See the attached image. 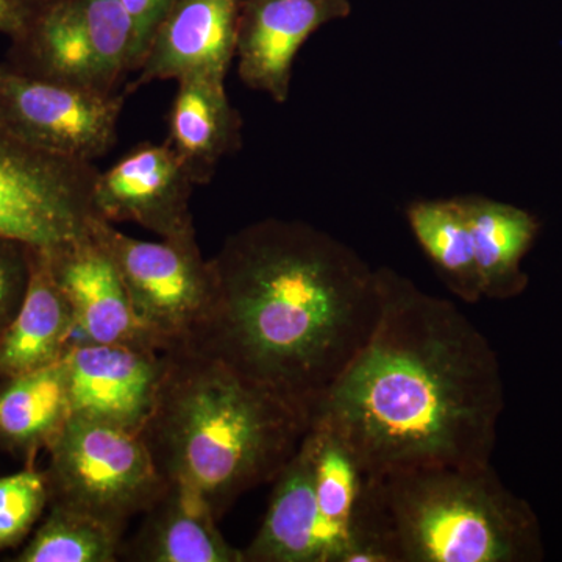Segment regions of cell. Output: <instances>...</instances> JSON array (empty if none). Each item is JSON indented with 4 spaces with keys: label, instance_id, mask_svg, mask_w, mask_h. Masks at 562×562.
Masks as SVG:
<instances>
[{
    "label": "cell",
    "instance_id": "cell-1",
    "mask_svg": "<svg viewBox=\"0 0 562 562\" xmlns=\"http://www.w3.org/2000/svg\"><path fill=\"white\" fill-rule=\"evenodd\" d=\"M380 312L312 420L331 428L364 476L491 464L505 408L501 362L446 299L376 269Z\"/></svg>",
    "mask_w": 562,
    "mask_h": 562
},
{
    "label": "cell",
    "instance_id": "cell-2",
    "mask_svg": "<svg viewBox=\"0 0 562 562\" xmlns=\"http://www.w3.org/2000/svg\"><path fill=\"white\" fill-rule=\"evenodd\" d=\"M210 262L213 303L190 349L313 417L375 327L376 269L328 233L276 217L233 233Z\"/></svg>",
    "mask_w": 562,
    "mask_h": 562
},
{
    "label": "cell",
    "instance_id": "cell-3",
    "mask_svg": "<svg viewBox=\"0 0 562 562\" xmlns=\"http://www.w3.org/2000/svg\"><path fill=\"white\" fill-rule=\"evenodd\" d=\"M157 403L139 432L166 482L220 520L294 457L312 417L195 349L168 351Z\"/></svg>",
    "mask_w": 562,
    "mask_h": 562
},
{
    "label": "cell",
    "instance_id": "cell-4",
    "mask_svg": "<svg viewBox=\"0 0 562 562\" xmlns=\"http://www.w3.org/2000/svg\"><path fill=\"white\" fill-rule=\"evenodd\" d=\"M541 525L491 464L364 476L336 562H538Z\"/></svg>",
    "mask_w": 562,
    "mask_h": 562
},
{
    "label": "cell",
    "instance_id": "cell-5",
    "mask_svg": "<svg viewBox=\"0 0 562 562\" xmlns=\"http://www.w3.org/2000/svg\"><path fill=\"white\" fill-rule=\"evenodd\" d=\"M44 472L49 503L79 509L125 531L168 487L139 435L70 414L50 443Z\"/></svg>",
    "mask_w": 562,
    "mask_h": 562
},
{
    "label": "cell",
    "instance_id": "cell-6",
    "mask_svg": "<svg viewBox=\"0 0 562 562\" xmlns=\"http://www.w3.org/2000/svg\"><path fill=\"white\" fill-rule=\"evenodd\" d=\"M91 236L120 273L133 312L162 353L190 349L209 319L214 277L195 238H132L98 217Z\"/></svg>",
    "mask_w": 562,
    "mask_h": 562
},
{
    "label": "cell",
    "instance_id": "cell-7",
    "mask_svg": "<svg viewBox=\"0 0 562 562\" xmlns=\"http://www.w3.org/2000/svg\"><path fill=\"white\" fill-rule=\"evenodd\" d=\"M98 169L40 149L0 120V239L43 251L91 235Z\"/></svg>",
    "mask_w": 562,
    "mask_h": 562
},
{
    "label": "cell",
    "instance_id": "cell-8",
    "mask_svg": "<svg viewBox=\"0 0 562 562\" xmlns=\"http://www.w3.org/2000/svg\"><path fill=\"white\" fill-rule=\"evenodd\" d=\"M35 77L114 94L133 72L135 33L120 0H50L32 9L20 36Z\"/></svg>",
    "mask_w": 562,
    "mask_h": 562
},
{
    "label": "cell",
    "instance_id": "cell-9",
    "mask_svg": "<svg viewBox=\"0 0 562 562\" xmlns=\"http://www.w3.org/2000/svg\"><path fill=\"white\" fill-rule=\"evenodd\" d=\"M124 95L0 70V120L40 149L92 162L117 140Z\"/></svg>",
    "mask_w": 562,
    "mask_h": 562
},
{
    "label": "cell",
    "instance_id": "cell-10",
    "mask_svg": "<svg viewBox=\"0 0 562 562\" xmlns=\"http://www.w3.org/2000/svg\"><path fill=\"white\" fill-rule=\"evenodd\" d=\"M194 180L165 143H140L98 172L92 205L103 221L133 222L161 239L195 238L191 213Z\"/></svg>",
    "mask_w": 562,
    "mask_h": 562
},
{
    "label": "cell",
    "instance_id": "cell-11",
    "mask_svg": "<svg viewBox=\"0 0 562 562\" xmlns=\"http://www.w3.org/2000/svg\"><path fill=\"white\" fill-rule=\"evenodd\" d=\"M70 414L143 431L157 403L166 355L122 344L80 341L63 355Z\"/></svg>",
    "mask_w": 562,
    "mask_h": 562
},
{
    "label": "cell",
    "instance_id": "cell-12",
    "mask_svg": "<svg viewBox=\"0 0 562 562\" xmlns=\"http://www.w3.org/2000/svg\"><path fill=\"white\" fill-rule=\"evenodd\" d=\"M350 13V0H241L236 57L244 85L277 103L286 102L292 65L303 44L324 25Z\"/></svg>",
    "mask_w": 562,
    "mask_h": 562
},
{
    "label": "cell",
    "instance_id": "cell-13",
    "mask_svg": "<svg viewBox=\"0 0 562 562\" xmlns=\"http://www.w3.org/2000/svg\"><path fill=\"white\" fill-rule=\"evenodd\" d=\"M241 0H173L151 36L135 92L155 80L179 81L188 76L227 79L236 57V24Z\"/></svg>",
    "mask_w": 562,
    "mask_h": 562
},
{
    "label": "cell",
    "instance_id": "cell-14",
    "mask_svg": "<svg viewBox=\"0 0 562 562\" xmlns=\"http://www.w3.org/2000/svg\"><path fill=\"white\" fill-rule=\"evenodd\" d=\"M47 255L83 341L161 351L133 312L113 261L91 235Z\"/></svg>",
    "mask_w": 562,
    "mask_h": 562
},
{
    "label": "cell",
    "instance_id": "cell-15",
    "mask_svg": "<svg viewBox=\"0 0 562 562\" xmlns=\"http://www.w3.org/2000/svg\"><path fill=\"white\" fill-rule=\"evenodd\" d=\"M273 483L260 530L243 549L244 562H324L325 539L314 490L308 431Z\"/></svg>",
    "mask_w": 562,
    "mask_h": 562
},
{
    "label": "cell",
    "instance_id": "cell-16",
    "mask_svg": "<svg viewBox=\"0 0 562 562\" xmlns=\"http://www.w3.org/2000/svg\"><path fill=\"white\" fill-rule=\"evenodd\" d=\"M168 116V143L195 184L213 179L217 166L243 144V120L225 90V80L188 76L177 81Z\"/></svg>",
    "mask_w": 562,
    "mask_h": 562
},
{
    "label": "cell",
    "instance_id": "cell-17",
    "mask_svg": "<svg viewBox=\"0 0 562 562\" xmlns=\"http://www.w3.org/2000/svg\"><path fill=\"white\" fill-rule=\"evenodd\" d=\"M31 277L20 312L0 341V383L60 361L76 330L72 306L47 251L31 249Z\"/></svg>",
    "mask_w": 562,
    "mask_h": 562
},
{
    "label": "cell",
    "instance_id": "cell-18",
    "mask_svg": "<svg viewBox=\"0 0 562 562\" xmlns=\"http://www.w3.org/2000/svg\"><path fill=\"white\" fill-rule=\"evenodd\" d=\"M146 514L138 535L122 543L120 557L138 562H244L217 528L205 502L169 483Z\"/></svg>",
    "mask_w": 562,
    "mask_h": 562
},
{
    "label": "cell",
    "instance_id": "cell-19",
    "mask_svg": "<svg viewBox=\"0 0 562 562\" xmlns=\"http://www.w3.org/2000/svg\"><path fill=\"white\" fill-rule=\"evenodd\" d=\"M471 228L483 299L508 301L528 286L522 260L535 246L541 222L530 211L484 198L458 195Z\"/></svg>",
    "mask_w": 562,
    "mask_h": 562
},
{
    "label": "cell",
    "instance_id": "cell-20",
    "mask_svg": "<svg viewBox=\"0 0 562 562\" xmlns=\"http://www.w3.org/2000/svg\"><path fill=\"white\" fill-rule=\"evenodd\" d=\"M70 417L63 358L0 383V446L33 464Z\"/></svg>",
    "mask_w": 562,
    "mask_h": 562
},
{
    "label": "cell",
    "instance_id": "cell-21",
    "mask_svg": "<svg viewBox=\"0 0 562 562\" xmlns=\"http://www.w3.org/2000/svg\"><path fill=\"white\" fill-rule=\"evenodd\" d=\"M406 221L447 290L471 305L482 301L471 228L460 198L412 202Z\"/></svg>",
    "mask_w": 562,
    "mask_h": 562
},
{
    "label": "cell",
    "instance_id": "cell-22",
    "mask_svg": "<svg viewBox=\"0 0 562 562\" xmlns=\"http://www.w3.org/2000/svg\"><path fill=\"white\" fill-rule=\"evenodd\" d=\"M308 435L313 443L314 490L325 539L324 562H336L346 546L364 473L346 442L327 425L312 420Z\"/></svg>",
    "mask_w": 562,
    "mask_h": 562
},
{
    "label": "cell",
    "instance_id": "cell-23",
    "mask_svg": "<svg viewBox=\"0 0 562 562\" xmlns=\"http://www.w3.org/2000/svg\"><path fill=\"white\" fill-rule=\"evenodd\" d=\"M49 514L33 531L16 562H113L124 530L79 509L49 503Z\"/></svg>",
    "mask_w": 562,
    "mask_h": 562
},
{
    "label": "cell",
    "instance_id": "cell-24",
    "mask_svg": "<svg viewBox=\"0 0 562 562\" xmlns=\"http://www.w3.org/2000/svg\"><path fill=\"white\" fill-rule=\"evenodd\" d=\"M49 502L46 475L33 464L13 475L0 476V550L24 541Z\"/></svg>",
    "mask_w": 562,
    "mask_h": 562
},
{
    "label": "cell",
    "instance_id": "cell-25",
    "mask_svg": "<svg viewBox=\"0 0 562 562\" xmlns=\"http://www.w3.org/2000/svg\"><path fill=\"white\" fill-rule=\"evenodd\" d=\"M31 277L29 247L0 239V341L20 312Z\"/></svg>",
    "mask_w": 562,
    "mask_h": 562
},
{
    "label": "cell",
    "instance_id": "cell-26",
    "mask_svg": "<svg viewBox=\"0 0 562 562\" xmlns=\"http://www.w3.org/2000/svg\"><path fill=\"white\" fill-rule=\"evenodd\" d=\"M127 11L135 33L133 43V70H138L144 60L151 36L166 16L173 0H120Z\"/></svg>",
    "mask_w": 562,
    "mask_h": 562
},
{
    "label": "cell",
    "instance_id": "cell-27",
    "mask_svg": "<svg viewBox=\"0 0 562 562\" xmlns=\"http://www.w3.org/2000/svg\"><path fill=\"white\" fill-rule=\"evenodd\" d=\"M31 11L20 0H0V32L20 36L27 25Z\"/></svg>",
    "mask_w": 562,
    "mask_h": 562
},
{
    "label": "cell",
    "instance_id": "cell-28",
    "mask_svg": "<svg viewBox=\"0 0 562 562\" xmlns=\"http://www.w3.org/2000/svg\"><path fill=\"white\" fill-rule=\"evenodd\" d=\"M21 3H24L29 9H36V7L44 5V3L50 2V0H20Z\"/></svg>",
    "mask_w": 562,
    "mask_h": 562
}]
</instances>
